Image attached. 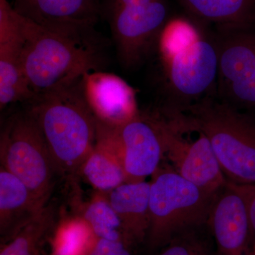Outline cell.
I'll return each instance as SVG.
<instances>
[{
    "mask_svg": "<svg viewBox=\"0 0 255 255\" xmlns=\"http://www.w3.org/2000/svg\"><path fill=\"white\" fill-rule=\"evenodd\" d=\"M192 18L170 17L157 50L162 62L167 107L182 111L215 96L218 55L214 34Z\"/></svg>",
    "mask_w": 255,
    "mask_h": 255,
    "instance_id": "6da1fadb",
    "label": "cell"
},
{
    "mask_svg": "<svg viewBox=\"0 0 255 255\" xmlns=\"http://www.w3.org/2000/svg\"><path fill=\"white\" fill-rule=\"evenodd\" d=\"M82 79L28 103L58 174L80 170L95 144L97 121L85 100Z\"/></svg>",
    "mask_w": 255,
    "mask_h": 255,
    "instance_id": "7a4b0ae2",
    "label": "cell"
},
{
    "mask_svg": "<svg viewBox=\"0 0 255 255\" xmlns=\"http://www.w3.org/2000/svg\"><path fill=\"white\" fill-rule=\"evenodd\" d=\"M23 26L21 66L35 97L69 86L103 66L101 47L82 44L24 17Z\"/></svg>",
    "mask_w": 255,
    "mask_h": 255,
    "instance_id": "3957f363",
    "label": "cell"
},
{
    "mask_svg": "<svg viewBox=\"0 0 255 255\" xmlns=\"http://www.w3.org/2000/svg\"><path fill=\"white\" fill-rule=\"evenodd\" d=\"M206 134L227 182L255 184V118L214 96L180 111Z\"/></svg>",
    "mask_w": 255,
    "mask_h": 255,
    "instance_id": "277c9868",
    "label": "cell"
},
{
    "mask_svg": "<svg viewBox=\"0 0 255 255\" xmlns=\"http://www.w3.org/2000/svg\"><path fill=\"white\" fill-rule=\"evenodd\" d=\"M152 175L148 231L152 245L164 244L208 221L217 194L206 192L176 171L157 169Z\"/></svg>",
    "mask_w": 255,
    "mask_h": 255,
    "instance_id": "5b68a950",
    "label": "cell"
},
{
    "mask_svg": "<svg viewBox=\"0 0 255 255\" xmlns=\"http://www.w3.org/2000/svg\"><path fill=\"white\" fill-rule=\"evenodd\" d=\"M1 167L24 183L46 207L58 174L38 124L29 112L9 119L0 140Z\"/></svg>",
    "mask_w": 255,
    "mask_h": 255,
    "instance_id": "8992f818",
    "label": "cell"
},
{
    "mask_svg": "<svg viewBox=\"0 0 255 255\" xmlns=\"http://www.w3.org/2000/svg\"><path fill=\"white\" fill-rule=\"evenodd\" d=\"M155 119L164 155L176 172L202 190L216 195L227 182L209 138L194 121L182 112L164 111Z\"/></svg>",
    "mask_w": 255,
    "mask_h": 255,
    "instance_id": "52a82bcc",
    "label": "cell"
},
{
    "mask_svg": "<svg viewBox=\"0 0 255 255\" xmlns=\"http://www.w3.org/2000/svg\"><path fill=\"white\" fill-rule=\"evenodd\" d=\"M214 97L239 111L255 112V27L216 28Z\"/></svg>",
    "mask_w": 255,
    "mask_h": 255,
    "instance_id": "ba28073f",
    "label": "cell"
},
{
    "mask_svg": "<svg viewBox=\"0 0 255 255\" xmlns=\"http://www.w3.org/2000/svg\"><path fill=\"white\" fill-rule=\"evenodd\" d=\"M169 18L166 0L122 8L106 18L110 23L117 55L124 68H137L157 50Z\"/></svg>",
    "mask_w": 255,
    "mask_h": 255,
    "instance_id": "9c48e42d",
    "label": "cell"
},
{
    "mask_svg": "<svg viewBox=\"0 0 255 255\" xmlns=\"http://www.w3.org/2000/svg\"><path fill=\"white\" fill-rule=\"evenodd\" d=\"M102 0H14L15 11L36 24L82 44L102 46L95 30Z\"/></svg>",
    "mask_w": 255,
    "mask_h": 255,
    "instance_id": "30bf717a",
    "label": "cell"
},
{
    "mask_svg": "<svg viewBox=\"0 0 255 255\" xmlns=\"http://www.w3.org/2000/svg\"><path fill=\"white\" fill-rule=\"evenodd\" d=\"M254 185L227 182L215 196L207 222L222 255H246L253 233L249 201Z\"/></svg>",
    "mask_w": 255,
    "mask_h": 255,
    "instance_id": "8fae6325",
    "label": "cell"
},
{
    "mask_svg": "<svg viewBox=\"0 0 255 255\" xmlns=\"http://www.w3.org/2000/svg\"><path fill=\"white\" fill-rule=\"evenodd\" d=\"M82 90L97 122L112 128L122 127L139 115L135 92L114 74L94 71L84 75Z\"/></svg>",
    "mask_w": 255,
    "mask_h": 255,
    "instance_id": "7c38bea8",
    "label": "cell"
},
{
    "mask_svg": "<svg viewBox=\"0 0 255 255\" xmlns=\"http://www.w3.org/2000/svg\"><path fill=\"white\" fill-rule=\"evenodd\" d=\"M122 150L126 182H140L158 169L163 145L155 118L139 114L117 128Z\"/></svg>",
    "mask_w": 255,
    "mask_h": 255,
    "instance_id": "4fadbf2b",
    "label": "cell"
},
{
    "mask_svg": "<svg viewBox=\"0 0 255 255\" xmlns=\"http://www.w3.org/2000/svg\"><path fill=\"white\" fill-rule=\"evenodd\" d=\"M80 170L101 192L110 193L126 182L123 150L117 128L97 122L95 145Z\"/></svg>",
    "mask_w": 255,
    "mask_h": 255,
    "instance_id": "5bb4252c",
    "label": "cell"
},
{
    "mask_svg": "<svg viewBox=\"0 0 255 255\" xmlns=\"http://www.w3.org/2000/svg\"><path fill=\"white\" fill-rule=\"evenodd\" d=\"M150 183H124L108 193L120 219L126 243L140 241L150 228Z\"/></svg>",
    "mask_w": 255,
    "mask_h": 255,
    "instance_id": "9a60e30c",
    "label": "cell"
},
{
    "mask_svg": "<svg viewBox=\"0 0 255 255\" xmlns=\"http://www.w3.org/2000/svg\"><path fill=\"white\" fill-rule=\"evenodd\" d=\"M42 207L28 188L14 174L0 171V231L5 238L38 216Z\"/></svg>",
    "mask_w": 255,
    "mask_h": 255,
    "instance_id": "2e32d148",
    "label": "cell"
},
{
    "mask_svg": "<svg viewBox=\"0 0 255 255\" xmlns=\"http://www.w3.org/2000/svg\"><path fill=\"white\" fill-rule=\"evenodd\" d=\"M191 17L216 28L255 27V0H179Z\"/></svg>",
    "mask_w": 255,
    "mask_h": 255,
    "instance_id": "e0dca14e",
    "label": "cell"
},
{
    "mask_svg": "<svg viewBox=\"0 0 255 255\" xmlns=\"http://www.w3.org/2000/svg\"><path fill=\"white\" fill-rule=\"evenodd\" d=\"M23 48L0 46V109L16 102L29 103L35 98L25 78L21 55Z\"/></svg>",
    "mask_w": 255,
    "mask_h": 255,
    "instance_id": "ac0fdd59",
    "label": "cell"
},
{
    "mask_svg": "<svg viewBox=\"0 0 255 255\" xmlns=\"http://www.w3.org/2000/svg\"><path fill=\"white\" fill-rule=\"evenodd\" d=\"M54 218V209L46 206L38 216L6 240L0 255H43V240L53 226Z\"/></svg>",
    "mask_w": 255,
    "mask_h": 255,
    "instance_id": "d6986e66",
    "label": "cell"
},
{
    "mask_svg": "<svg viewBox=\"0 0 255 255\" xmlns=\"http://www.w3.org/2000/svg\"><path fill=\"white\" fill-rule=\"evenodd\" d=\"M97 238L82 217L64 220L52 240V255H87Z\"/></svg>",
    "mask_w": 255,
    "mask_h": 255,
    "instance_id": "ffe728a7",
    "label": "cell"
},
{
    "mask_svg": "<svg viewBox=\"0 0 255 255\" xmlns=\"http://www.w3.org/2000/svg\"><path fill=\"white\" fill-rule=\"evenodd\" d=\"M82 217L97 238L126 243L122 223L111 204L108 193L100 191L96 194L87 205Z\"/></svg>",
    "mask_w": 255,
    "mask_h": 255,
    "instance_id": "44dd1931",
    "label": "cell"
},
{
    "mask_svg": "<svg viewBox=\"0 0 255 255\" xmlns=\"http://www.w3.org/2000/svg\"><path fill=\"white\" fill-rule=\"evenodd\" d=\"M206 251L199 242L192 239L176 236L170 245L159 255H201Z\"/></svg>",
    "mask_w": 255,
    "mask_h": 255,
    "instance_id": "7402d4cb",
    "label": "cell"
},
{
    "mask_svg": "<svg viewBox=\"0 0 255 255\" xmlns=\"http://www.w3.org/2000/svg\"><path fill=\"white\" fill-rule=\"evenodd\" d=\"M87 255H130L123 241L97 238Z\"/></svg>",
    "mask_w": 255,
    "mask_h": 255,
    "instance_id": "603a6c76",
    "label": "cell"
},
{
    "mask_svg": "<svg viewBox=\"0 0 255 255\" xmlns=\"http://www.w3.org/2000/svg\"><path fill=\"white\" fill-rule=\"evenodd\" d=\"M155 0H102V16L108 17L114 11L127 6L147 4Z\"/></svg>",
    "mask_w": 255,
    "mask_h": 255,
    "instance_id": "cb8c5ba5",
    "label": "cell"
},
{
    "mask_svg": "<svg viewBox=\"0 0 255 255\" xmlns=\"http://www.w3.org/2000/svg\"><path fill=\"white\" fill-rule=\"evenodd\" d=\"M249 216L253 232L255 233V184L249 201Z\"/></svg>",
    "mask_w": 255,
    "mask_h": 255,
    "instance_id": "d4e9b609",
    "label": "cell"
},
{
    "mask_svg": "<svg viewBox=\"0 0 255 255\" xmlns=\"http://www.w3.org/2000/svg\"><path fill=\"white\" fill-rule=\"evenodd\" d=\"M251 255H255V247L254 248V251H253V253H252Z\"/></svg>",
    "mask_w": 255,
    "mask_h": 255,
    "instance_id": "484cf974",
    "label": "cell"
},
{
    "mask_svg": "<svg viewBox=\"0 0 255 255\" xmlns=\"http://www.w3.org/2000/svg\"><path fill=\"white\" fill-rule=\"evenodd\" d=\"M206 255V253H204V254H202V255Z\"/></svg>",
    "mask_w": 255,
    "mask_h": 255,
    "instance_id": "4316f807",
    "label": "cell"
}]
</instances>
